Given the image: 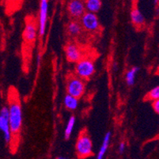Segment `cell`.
<instances>
[{
  "label": "cell",
  "mask_w": 159,
  "mask_h": 159,
  "mask_svg": "<svg viewBox=\"0 0 159 159\" xmlns=\"http://www.w3.org/2000/svg\"><path fill=\"white\" fill-rule=\"evenodd\" d=\"M11 101L9 100V120L10 128H11L12 135H18L21 130L23 121L22 108L18 98L11 97Z\"/></svg>",
  "instance_id": "1"
},
{
  "label": "cell",
  "mask_w": 159,
  "mask_h": 159,
  "mask_svg": "<svg viewBox=\"0 0 159 159\" xmlns=\"http://www.w3.org/2000/svg\"><path fill=\"white\" fill-rule=\"evenodd\" d=\"M75 151L79 158H86L93 154V142L86 131H82L78 137Z\"/></svg>",
  "instance_id": "2"
},
{
  "label": "cell",
  "mask_w": 159,
  "mask_h": 159,
  "mask_svg": "<svg viewBox=\"0 0 159 159\" xmlns=\"http://www.w3.org/2000/svg\"><path fill=\"white\" fill-rule=\"evenodd\" d=\"M95 70L94 63L89 58L82 57L75 64V74L82 79H89L94 75Z\"/></svg>",
  "instance_id": "3"
},
{
  "label": "cell",
  "mask_w": 159,
  "mask_h": 159,
  "mask_svg": "<svg viewBox=\"0 0 159 159\" xmlns=\"http://www.w3.org/2000/svg\"><path fill=\"white\" fill-rule=\"evenodd\" d=\"M86 90V84L83 79L76 76H72L68 79L66 83V92L69 94L77 98H80L84 94Z\"/></svg>",
  "instance_id": "4"
},
{
  "label": "cell",
  "mask_w": 159,
  "mask_h": 159,
  "mask_svg": "<svg viewBox=\"0 0 159 159\" xmlns=\"http://www.w3.org/2000/svg\"><path fill=\"white\" fill-rule=\"evenodd\" d=\"M0 131H2L6 143H11L13 136L10 128L9 108L7 106H3L0 110Z\"/></svg>",
  "instance_id": "5"
},
{
  "label": "cell",
  "mask_w": 159,
  "mask_h": 159,
  "mask_svg": "<svg viewBox=\"0 0 159 159\" xmlns=\"http://www.w3.org/2000/svg\"><path fill=\"white\" fill-rule=\"evenodd\" d=\"M81 25L88 32H96L99 30L100 22L98 17L95 13L86 11L80 18Z\"/></svg>",
  "instance_id": "6"
},
{
  "label": "cell",
  "mask_w": 159,
  "mask_h": 159,
  "mask_svg": "<svg viewBox=\"0 0 159 159\" xmlns=\"http://www.w3.org/2000/svg\"><path fill=\"white\" fill-rule=\"evenodd\" d=\"M48 13V0H40L38 19V35L40 38H43L45 35Z\"/></svg>",
  "instance_id": "7"
},
{
  "label": "cell",
  "mask_w": 159,
  "mask_h": 159,
  "mask_svg": "<svg viewBox=\"0 0 159 159\" xmlns=\"http://www.w3.org/2000/svg\"><path fill=\"white\" fill-rule=\"evenodd\" d=\"M67 11L71 18L79 19L86 12L84 0H70L67 4Z\"/></svg>",
  "instance_id": "8"
},
{
  "label": "cell",
  "mask_w": 159,
  "mask_h": 159,
  "mask_svg": "<svg viewBox=\"0 0 159 159\" xmlns=\"http://www.w3.org/2000/svg\"><path fill=\"white\" fill-rule=\"evenodd\" d=\"M38 35V27L33 21L29 20L26 21L24 31H23V39L28 44H33L36 41Z\"/></svg>",
  "instance_id": "9"
},
{
  "label": "cell",
  "mask_w": 159,
  "mask_h": 159,
  "mask_svg": "<svg viewBox=\"0 0 159 159\" xmlns=\"http://www.w3.org/2000/svg\"><path fill=\"white\" fill-rule=\"evenodd\" d=\"M66 60L70 63H76L82 58V52L79 45L75 43H68L65 47Z\"/></svg>",
  "instance_id": "10"
},
{
  "label": "cell",
  "mask_w": 159,
  "mask_h": 159,
  "mask_svg": "<svg viewBox=\"0 0 159 159\" xmlns=\"http://www.w3.org/2000/svg\"><path fill=\"white\" fill-rule=\"evenodd\" d=\"M131 21L132 24L138 28L143 26L145 23V18H144L143 14L140 12V11L137 7H135L131 10Z\"/></svg>",
  "instance_id": "11"
},
{
  "label": "cell",
  "mask_w": 159,
  "mask_h": 159,
  "mask_svg": "<svg viewBox=\"0 0 159 159\" xmlns=\"http://www.w3.org/2000/svg\"><path fill=\"white\" fill-rule=\"evenodd\" d=\"M111 138H112V133H111V131H108V132L105 133L103 140H102V143L99 149V151H98V154H97V159H102L105 157L108 147H109Z\"/></svg>",
  "instance_id": "12"
},
{
  "label": "cell",
  "mask_w": 159,
  "mask_h": 159,
  "mask_svg": "<svg viewBox=\"0 0 159 159\" xmlns=\"http://www.w3.org/2000/svg\"><path fill=\"white\" fill-rule=\"evenodd\" d=\"M63 105H64L65 108L68 110H76L79 107V98L67 93L63 99Z\"/></svg>",
  "instance_id": "13"
},
{
  "label": "cell",
  "mask_w": 159,
  "mask_h": 159,
  "mask_svg": "<svg viewBox=\"0 0 159 159\" xmlns=\"http://www.w3.org/2000/svg\"><path fill=\"white\" fill-rule=\"evenodd\" d=\"M102 0H85V7L86 11L89 12L95 13L99 12L102 8Z\"/></svg>",
  "instance_id": "14"
},
{
  "label": "cell",
  "mask_w": 159,
  "mask_h": 159,
  "mask_svg": "<svg viewBox=\"0 0 159 159\" xmlns=\"http://www.w3.org/2000/svg\"><path fill=\"white\" fill-rule=\"evenodd\" d=\"M139 71V66H133L131 69L127 71L125 75V81L128 86H132L135 82V76L137 75L138 72Z\"/></svg>",
  "instance_id": "15"
},
{
  "label": "cell",
  "mask_w": 159,
  "mask_h": 159,
  "mask_svg": "<svg viewBox=\"0 0 159 159\" xmlns=\"http://www.w3.org/2000/svg\"><path fill=\"white\" fill-rule=\"evenodd\" d=\"M75 124H76V118L75 116H70V118L66 123V128L64 130V137L66 139H69L71 136V134L75 128Z\"/></svg>",
  "instance_id": "16"
},
{
  "label": "cell",
  "mask_w": 159,
  "mask_h": 159,
  "mask_svg": "<svg viewBox=\"0 0 159 159\" xmlns=\"http://www.w3.org/2000/svg\"><path fill=\"white\" fill-rule=\"evenodd\" d=\"M82 25L80 23L78 22L77 21H72L67 25V32L70 35L74 36H78L82 32Z\"/></svg>",
  "instance_id": "17"
},
{
  "label": "cell",
  "mask_w": 159,
  "mask_h": 159,
  "mask_svg": "<svg viewBox=\"0 0 159 159\" xmlns=\"http://www.w3.org/2000/svg\"><path fill=\"white\" fill-rule=\"evenodd\" d=\"M147 99L154 101V100L159 99V86H155L147 93Z\"/></svg>",
  "instance_id": "18"
},
{
  "label": "cell",
  "mask_w": 159,
  "mask_h": 159,
  "mask_svg": "<svg viewBox=\"0 0 159 159\" xmlns=\"http://www.w3.org/2000/svg\"><path fill=\"white\" fill-rule=\"evenodd\" d=\"M152 107L154 112L157 114H159V99H156L153 101Z\"/></svg>",
  "instance_id": "19"
},
{
  "label": "cell",
  "mask_w": 159,
  "mask_h": 159,
  "mask_svg": "<svg viewBox=\"0 0 159 159\" xmlns=\"http://www.w3.org/2000/svg\"><path fill=\"white\" fill-rule=\"evenodd\" d=\"M126 150V143H124V142H122L120 143L119 144V147H118V151L120 154H124V151Z\"/></svg>",
  "instance_id": "20"
},
{
  "label": "cell",
  "mask_w": 159,
  "mask_h": 159,
  "mask_svg": "<svg viewBox=\"0 0 159 159\" xmlns=\"http://www.w3.org/2000/svg\"><path fill=\"white\" fill-rule=\"evenodd\" d=\"M154 4H155V5H157V4L159 2V0H154Z\"/></svg>",
  "instance_id": "21"
},
{
  "label": "cell",
  "mask_w": 159,
  "mask_h": 159,
  "mask_svg": "<svg viewBox=\"0 0 159 159\" xmlns=\"http://www.w3.org/2000/svg\"><path fill=\"white\" fill-rule=\"evenodd\" d=\"M13 1H14V2H20L21 0H13Z\"/></svg>",
  "instance_id": "22"
},
{
  "label": "cell",
  "mask_w": 159,
  "mask_h": 159,
  "mask_svg": "<svg viewBox=\"0 0 159 159\" xmlns=\"http://www.w3.org/2000/svg\"><path fill=\"white\" fill-rule=\"evenodd\" d=\"M58 158H59V159H63V158H65V157H59Z\"/></svg>",
  "instance_id": "23"
},
{
  "label": "cell",
  "mask_w": 159,
  "mask_h": 159,
  "mask_svg": "<svg viewBox=\"0 0 159 159\" xmlns=\"http://www.w3.org/2000/svg\"><path fill=\"white\" fill-rule=\"evenodd\" d=\"M5 1H8V0H5Z\"/></svg>",
  "instance_id": "24"
},
{
  "label": "cell",
  "mask_w": 159,
  "mask_h": 159,
  "mask_svg": "<svg viewBox=\"0 0 159 159\" xmlns=\"http://www.w3.org/2000/svg\"><path fill=\"white\" fill-rule=\"evenodd\" d=\"M84 1H85V0H84Z\"/></svg>",
  "instance_id": "25"
}]
</instances>
